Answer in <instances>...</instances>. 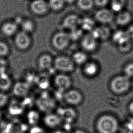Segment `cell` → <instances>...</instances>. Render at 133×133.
<instances>
[{
    "instance_id": "cell-1",
    "label": "cell",
    "mask_w": 133,
    "mask_h": 133,
    "mask_svg": "<svg viewBox=\"0 0 133 133\" xmlns=\"http://www.w3.org/2000/svg\"><path fill=\"white\" fill-rule=\"evenodd\" d=\"M96 127L99 133H116L118 130L119 124L114 117L104 115L98 119Z\"/></svg>"
},
{
    "instance_id": "cell-2",
    "label": "cell",
    "mask_w": 133,
    "mask_h": 133,
    "mask_svg": "<svg viewBox=\"0 0 133 133\" xmlns=\"http://www.w3.org/2000/svg\"><path fill=\"white\" fill-rule=\"evenodd\" d=\"M53 67L55 70L64 73L71 72L74 69L72 59L66 56H59L54 59Z\"/></svg>"
},
{
    "instance_id": "cell-3",
    "label": "cell",
    "mask_w": 133,
    "mask_h": 133,
    "mask_svg": "<svg viewBox=\"0 0 133 133\" xmlns=\"http://www.w3.org/2000/svg\"><path fill=\"white\" fill-rule=\"evenodd\" d=\"M130 81L126 76H119L114 78L110 84L111 90L116 94H122L127 91L130 88Z\"/></svg>"
},
{
    "instance_id": "cell-4",
    "label": "cell",
    "mask_w": 133,
    "mask_h": 133,
    "mask_svg": "<svg viewBox=\"0 0 133 133\" xmlns=\"http://www.w3.org/2000/svg\"><path fill=\"white\" fill-rule=\"evenodd\" d=\"M70 40L69 34L59 31L53 35L52 38V44L53 48L56 50H63L68 46Z\"/></svg>"
},
{
    "instance_id": "cell-5",
    "label": "cell",
    "mask_w": 133,
    "mask_h": 133,
    "mask_svg": "<svg viewBox=\"0 0 133 133\" xmlns=\"http://www.w3.org/2000/svg\"><path fill=\"white\" fill-rule=\"evenodd\" d=\"M15 44L20 50H27L31 46L32 39L30 34L21 31L15 36Z\"/></svg>"
},
{
    "instance_id": "cell-6",
    "label": "cell",
    "mask_w": 133,
    "mask_h": 133,
    "mask_svg": "<svg viewBox=\"0 0 133 133\" xmlns=\"http://www.w3.org/2000/svg\"><path fill=\"white\" fill-rule=\"evenodd\" d=\"M30 9L34 14L43 16L49 11L48 2L45 0H34L30 5Z\"/></svg>"
},
{
    "instance_id": "cell-7",
    "label": "cell",
    "mask_w": 133,
    "mask_h": 133,
    "mask_svg": "<svg viewBox=\"0 0 133 133\" xmlns=\"http://www.w3.org/2000/svg\"><path fill=\"white\" fill-rule=\"evenodd\" d=\"M42 95L37 102L38 108L43 111H51L55 105V101L47 94Z\"/></svg>"
},
{
    "instance_id": "cell-8",
    "label": "cell",
    "mask_w": 133,
    "mask_h": 133,
    "mask_svg": "<svg viewBox=\"0 0 133 133\" xmlns=\"http://www.w3.org/2000/svg\"><path fill=\"white\" fill-rule=\"evenodd\" d=\"M54 83L58 90L65 91L71 86V81L67 75L64 73H60L55 76Z\"/></svg>"
},
{
    "instance_id": "cell-9",
    "label": "cell",
    "mask_w": 133,
    "mask_h": 133,
    "mask_svg": "<svg viewBox=\"0 0 133 133\" xmlns=\"http://www.w3.org/2000/svg\"><path fill=\"white\" fill-rule=\"evenodd\" d=\"M30 85L26 81H18L13 85V93L17 97H26L28 95Z\"/></svg>"
},
{
    "instance_id": "cell-10",
    "label": "cell",
    "mask_w": 133,
    "mask_h": 133,
    "mask_svg": "<svg viewBox=\"0 0 133 133\" xmlns=\"http://www.w3.org/2000/svg\"><path fill=\"white\" fill-rule=\"evenodd\" d=\"M64 99L69 104L77 105L82 100V96L77 90H71L65 93Z\"/></svg>"
},
{
    "instance_id": "cell-11",
    "label": "cell",
    "mask_w": 133,
    "mask_h": 133,
    "mask_svg": "<svg viewBox=\"0 0 133 133\" xmlns=\"http://www.w3.org/2000/svg\"><path fill=\"white\" fill-rule=\"evenodd\" d=\"M53 61L54 59L51 55L46 53L43 54L38 59V67L42 70H49L53 66Z\"/></svg>"
},
{
    "instance_id": "cell-12",
    "label": "cell",
    "mask_w": 133,
    "mask_h": 133,
    "mask_svg": "<svg viewBox=\"0 0 133 133\" xmlns=\"http://www.w3.org/2000/svg\"><path fill=\"white\" fill-rule=\"evenodd\" d=\"M96 19L103 23H108L112 21L113 14L112 11L107 9H102L98 11L95 15Z\"/></svg>"
},
{
    "instance_id": "cell-13",
    "label": "cell",
    "mask_w": 133,
    "mask_h": 133,
    "mask_svg": "<svg viewBox=\"0 0 133 133\" xmlns=\"http://www.w3.org/2000/svg\"><path fill=\"white\" fill-rule=\"evenodd\" d=\"M18 25L15 22H7L2 25L1 31L4 36L11 37L15 36L18 32Z\"/></svg>"
},
{
    "instance_id": "cell-14",
    "label": "cell",
    "mask_w": 133,
    "mask_h": 133,
    "mask_svg": "<svg viewBox=\"0 0 133 133\" xmlns=\"http://www.w3.org/2000/svg\"><path fill=\"white\" fill-rule=\"evenodd\" d=\"M81 19L76 15H70L64 19L63 25L65 28L70 29L71 30L77 28L80 25Z\"/></svg>"
},
{
    "instance_id": "cell-15",
    "label": "cell",
    "mask_w": 133,
    "mask_h": 133,
    "mask_svg": "<svg viewBox=\"0 0 133 133\" xmlns=\"http://www.w3.org/2000/svg\"><path fill=\"white\" fill-rule=\"evenodd\" d=\"M81 45L83 49L88 51L94 50L97 46L96 39L92 35H87L83 37L81 42Z\"/></svg>"
},
{
    "instance_id": "cell-16",
    "label": "cell",
    "mask_w": 133,
    "mask_h": 133,
    "mask_svg": "<svg viewBox=\"0 0 133 133\" xmlns=\"http://www.w3.org/2000/svg\"><path fill=\"white\" fill-rule=\"evenodd\" d=\"M91 34L96 40H105L110 36V30L104 26L97 27L92 31Z\"/></svg>"
},
{
    "instance_id": "cell-17",
    "label": "cell",
    "mask_w": 133,
    "mask_h": 133,
    "mask_svg": "<svg viewBox=\"0 0 133 133\" xmlns=\"http://www.w3.org/2000/svg\"><path fill=\"white\" fill-rule=\"evenodd\" d=\"M58 114L61 119L68 122H72L75 118V112L71 108H61L58 110Z\"/></svg>"
},
{
    "instance_id": "cell-18",
    "label": "cell",
    "mask_w": 133,
    "mask_h": 133,
    "mask_svg": "<svg viewBox=\"0 0 133 133\" xmlns=\"http://www.w3.org/2000/svg\"><path fill=\"white\" fill-rule=\"evenodd\" d=\"M130 39V37L127 31H117L114 33L113 37V41L119 45L129 42Z\"/></svg>"
},
{
    "instance_id": "cell-19",
    "label": "cell",
    "mask_w": 133,
    "mask_h": 133,
    "mask_svg": "<svg viewBox=\"0 0 133 133\" xmlns=\"http://www.w3.org/2000/svg\"><path fill=\"white\" fill-rule=\"evenodd\" d=\"M61 122V119L58 115L50 114L44 118V123L46 125L50 128H54L59 125Z\"/></svg>"
},
{
    "instance_id": "cell-20",
    "label": "cell",
    "mask_w": 133,
    "mask_h": 133,
    "mask_svg": "<svg viewBox=\"0 0 133 133\" xmlns=\"http://www.w3.org/2000/svg\"><path fill=\"white\" fill-rule=\"evenodd\" d=\"M35 83L39 88L46 89L50 85L49 78L46 74L42 73L37 75Z\"/></svg>"
},
{
    "instance_id": "cell-21",
    "label": "cell",
    "mask_w": 133,
    "mask_h": 133,
    "mask_svg": "<svg viewBox=\"0 0 133 133\" xmlns=\"http://www.w3.org/2000/svg\"><path fill=\"white\" fill-rule=\"evenodd\" d=\"M12 86V81L7 73L0 75V90L5 91Z\"/></svg>"
},
{
    "instance_id": "cell-22",
    "label": "cell",
    "mask_w": 133,
    "mask_h": 133,
    "mask_svg": "<svg viewBox=\"0 0 133 133\" xmlns=\"http://www.w3.org/2000/svg\"><path fill=\"white\" fill-rule=\"evenodd\" d=\"M131 20V15L130 13L124 11L119 13L117 16L116 21L117 24L121 26L126 25L130 23Z\"/></svg>"
},
{
    "instance_id": "cell-23",
    "label": "cell",
    "mask_w": 133,
    "mask_h": 133,
    "mask_svg": "<svg viewBox=\"0 0 133 133\" xmlns=\"http://www.w3.org/2000/svg\"><path fill=\"white\" fill-rule=\"evenodd\" d=\"M24 108L22 102L13 101L9 106V112L13 115H18L21 113Z\"/></svg>"
},
{
    "instance_id": "cell-24",
    "label": "cell",
    "mask_w": 133,
    "mask_h": 133,
    "mask_svg": "<svg viewBox=\"0 0 133 133\" xmlns=\"http://www.w3.org/2000/svg\"><path fill=\"white\" fill-rule=\"evenodd\" d=\"M20 25L22 29L21 31L29 34L34 31L35 28L34 22L30 19L23 20Z\"/></svg>"
},
{
    "instance_id": "cell-25",
    "label": "cell",
    "mask_w": 133,
    "mask_h": 133,
    "mask_svg": "<svg viewBox=\"0 0 133 133\" xmlns=\"http://www.w3.org/2000/svg\"><path fill=\"white\" fill-rule=\"evenodd\" d=\"M80 25L83 31H92L94 29L95 23L91 18H85L81 19Z\"/></svg>"
},
{
    "instance_id": "cell-26",
    "label": "cell",
    "mask_w": 133,
    "mask_h": 133,
    "mask_svg": "<svg viewBox=\"0 0 133 133\" xmlns=\"http://www.w3.org/2000/svg\"><path fill=\"white\" fill-rule=\"evenodd\" d=\"M47 2L49 9L54 11L61 10L65 3L63 0H49Z\"/></svg>"
},
{
    "instance_id": "cell-27",
    "label": "cell",
    "mask_w": 133,
    "mask_h": 133,
    "mask_svg": "<svg viewBox=\"0 0 133 133\" xmlns=\"http://www.w3.org/2000/svg\"><path fill=\"white\" fill-rule=\"evenodd\" d=\"M98 70L97 65L95 63L90 62L87 63L84 67V71L87 75L94 76L97 74Z\"/></svg>"
},
{
    "instance_id": "cell-28",
    "label": "cell",
    "mask_w": 133,
    "mask_h": 133,
    "mask_svg": "<svg viewBox=\"0 0 133 133\" xmlns=\"http://www.w3.org/2000/svg\"><path fill=\"white\" fill-rule=\"evenodd\" d=\"M77 5L82 10L88 11L93 7L94 0H77Z\"/></svg>"
},
{
    "instance_id": "cell-29",
    "label": "cell",
    "mask_w": 133,
    "mask_h": 133,
    "mask_svg": "<svg viewBox=\"0 0 133 133\" xmlns=\"http://www.w3.org/2000/svg\"><path fill=\"white\" fill-rule=\"evenodd\" d=\"M87 59V56L82 52H76L72 56V61L78 65H82L84 63Z\"/></svg>"
},
{
    "instance_id": "cell-30",
    "label": "cell",
    "mask_w": 133,
    "mask_h": 133,
    "mask_svg": "<svg viewBox=\"0 0 133 133\" xmlns=\"http://www.w3.org/2000/svg\"><path fill=\"white\" fill-rule=\"evenodd\" d=\"M125 0H112L111 3L112 10L115 12L120 11L125 4Z\"/></svg>"
},
{
    "instance_id": "cell-31",
    "label": "cell",
    "mask_w": 133,
    "mask_h": 133,
    "mask_svg": "<svg viewBox=\"0 0 133 133\" xmlns=\"http://www.w3.org/2000/svg\"><path fill=\"white\" fill-rule=\"evenodd\" d=\"M10 47L7 43L0 41V58H4L10 53Z\"/></svg>"
},
{
    "instance_id": "cell-32",
    "label": "cell",
    "mask_w": 133,
    "mask_h": 133,
    "mask_svg": "<svg viewBox=\"0 0 133 133\" xmlns=\"http://www.w3.org/2000/svg\"><path fill=\"white\" fill-rule=\"evenodd\" d=\"M71 40L76 41L79 39L83 35V30L82 29L76 28L71 30V32L69 34Z\"/></svg>"
},
{
    "instance_id": "cell-33",
    "label": "cell",
    "mask_w": 133,
    "mask_h": 133,
    "mask_svg": "<svg viewBox=\"0 0 133 133\" xmlns=\"http://www.w3.org/2000/svg\"><path fill=\"white\" fill-rule=\"evenodd\" d=\"M8 67V61L4 58H0V75L6 73Z\"/></svg>"
},
{
    "instance_id": "cell-34",
    "label": "cell",
    "mask_w": 133,
    "mask_h": 133,
    "mask_svg": "<svg viewBox=\"0 0 133 133\" xmlns=\"http://www.w3.org/2000/svg\"><path fill=\"white\" fill-rule=\"evenodd\" d=\"M8 100L7 95L3 92H0V108L3 107L7 104Z\"/></svg>"
},
{
    "instance_id": "cell-35",
    "label": "cell",
    "mask_w": 133,
    "mask_h": 133,
    "mask_svg": "<svg viewBox=\"0 0 133 133\" xmlns=\"http://www.w3.org/2000/svg\"><path fill=\"white\" fill-rule=\"evenodd\" d=\"M124 72L128 77L133 76V63H130L126 65L124 69Z\"/></svg>"
},
{
    "instance_id": "cell-36",
    "label": "cell",
    "mask_w": 133,
    "mask_h": 133,
    "mask_svg": "<svg viewBox=\"0 0 133 133\" xmlns=\"http://www.w3.org/2000/svg\"><path fill=\"white\" fill-rule=\"evenodd\" d=\"M94 5L98 7L103 8L108 5V0H94Z\"/></svg>"
},
{
    "instance_id": "cell-37",
    "label": "cell",
    "mask_w": 133,
    "mask_h": 133,
    "mask_svg": "<svg viewBox=\"0 0 133 133\" xmlns=\"http://www.w3.org/2000/svg\"><path fill=\"white\" fill-rule=\"evenodd\" d=\"M121 50L122 51H127L130 49V43L129 42H127L126 43L122 45H119Z\"/></svg>"
},
{
    "instance_id": "cell-38",
    "label": "cell",
    "mask_w": 133,
    "mask_h": 133,
    "mask_svg": "<svg viewBox=\"0 0 133 133\" xmlns=\"http://www.w3.org/2000/svg\"><path fill=\"white\" fill-rule=\"evenodd\" d=\"M129 36H130V38L133 39V25H131L129 28H128V31H127Z\"/></svg>"
},
{
    "instance_id": "cell-39",
    "label": "cell",
    "mask_w": 133,
    "mask_h": 133,
    "mask_svg": "<svg viewBox=\"0 0 133 133\" xmlns=\"http://www.w3.org/2000/svg\"><path fill=\"white\" fill-rule=\"evenodd\" d=\"M129 109L130 113L133 115V101L130 104L129 107Z\"/></svg>"
},
{
    "instance_id": "cell-40",
    "label": "cell",
    "mask_w": 133,
    "mask_h": 133,
    "mask_svg": "<svg viewBox=\"0 0 133 133\" xmlns=\"http://www.w3.org/2000/svg\"><path fill=\"white\" fill-rule=\"evenodd\" d=\"M65 3L68 4H72L74 3V2L76 0H63Z\"/></svg>"
},
{
    "instance_id": "cell-41",
    "label": "cell",
    "mask_w": 133,
    "mask_h": 133,
    "mask_svg": "<svg viewBox=\"0 0 133 133\" xmlns=\"http://www.w3.org/2000/svg\"><path fill=\"white\" fill-rule=\"evenodd\" d=\"M75 133H85L83 131H77L75 132Z\"/></svg>"
},
{
    "instance_id": "cell-42",
    "label": "cell",
    "mask_w": 133,
    "mask_h": 133,
    "mask_svg": "<svg viewBox=\"0 0 133 133\" xmlns=\"http://www.w3.org/2000/svg\"></svg>"
}]
</instances>
